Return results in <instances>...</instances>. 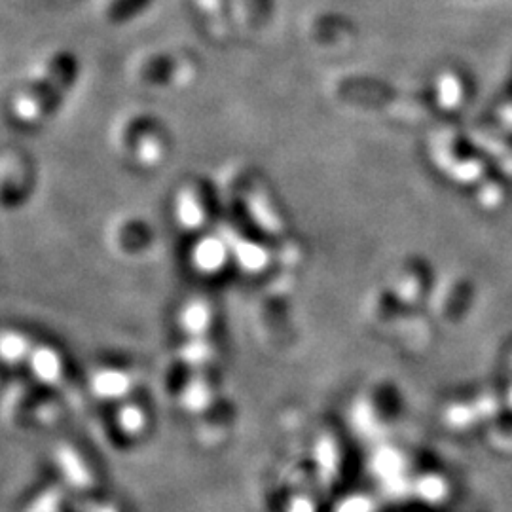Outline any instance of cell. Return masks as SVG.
I'll list each match as a JSON object with an SVG mask.
<instances>
[{
  "label": "cell",
  "mask_w": 512,
  "mask_h": 512,
  "mask_svg": "<svg viewBox=\"0 0 512 512\" xmlns=\"http://www.w3.org/2000/svg\"><path fill=\"white\" fill-rule=\"evenodd\" d=\"M152 6V0H110L105 18L112 25H124L143 16Z\"/></svg>",
  "instance_id": "cell-1"
}]
</instances>
